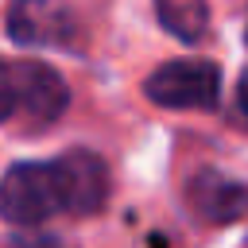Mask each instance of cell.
<instances>
[{"mask_svg": "<svg viewBox=\"0 0 248 248\" xmlns=\"http://www.w3.org/2000/svg\"><path fill=\"white\" fill-rule=\"evenodd\" d=\"M19 112V81H16V62L0 58V124H8Z\"/></svg>", "mask_w": 248, "mask_h": 248, "instance_id": "cell-8", "label": "cell"}, {"mask_svg": "<svg viewBox=\"0 0 248 248\" xmlns=\"http://www.w3.org/2000/svg\"><path fill=\"white\" fill-rule=\"evenodd\" d=\"M62 213L58 182L50 163H16L0 178V217L12 225H43Z\"/></svg>", "mask_w": 248, "mask_h": 248, "instance_id": "cell-2", "label": "cell"}, {"mask_svg": "<svg viewBox=\"0 0 248 248\" xmlns=\"http://www.w3.org/2000/svg\"><path fill=\"white\" fill-rule=\"evenodd\" d=\"M50 167H54V182H58V198H62L66 213L93 217V213L105 209V202H108V167L97 151L74 147V151H62Z\"/></svg>", "mask_w": 248, "mask_h": 248, "instance_id": "cell-4", "label": "cell"}, {"mask_svg": "<svg viewBox=\"0 0 248 248\" xmlns=\"http://www.w3.org/2000/svg\"><path fill=\"white\" fill-rule=\"evenodd\" d=\"M155 16L163 31L182 43H202L209 31V4L205 0H155Z\"/></svg>", "mask_w": 248, "mask_h": 248, "instance_id": "cell-7", "label": "cell"}, {"mask_svg": "<svg viewBox=\"0 0 248 248\" xmlns=\"http://www.w3.org/2000/svg\"><path fill=\"white\" fill-rule=\"evenodd\" d=\"M190 205L213 225L240 221V217H248V182L217 174V170H202L190 182Z\"/></svg>", "mask_w": 248, "mask_h": 248, "instance_id": "cell-6", "label": "cell"}, {"mask_svg": "<svg viewBox=\"0 0 248 248\" xmlns=\"http://www.w3.org/2000/svg\"><path fill=\"white\" fill-rule=\"evenodd\" d=\"M236 105H240V112H244V120H248V74L236 81Z\"/></svg>", "mask_w": 248, "mask_h": 248, "instance_id": "cell-10", "label": "cell"}, {"mask_svg": "<svg viewBox=\"0 0 248 248\" xmlns=\"http://www.w3.org/2000/svg\"><path fill=\"white\" fill-rule=\"evenodd\" d=\"M12 248H66V244L54 240V236H16Z\"/></svg>", "mask_w": 248, "mask_h": 248, "instance_id": "cell-9", "label": "cell"}, {"mask_svg": "<svg viewBox=\"0 0 248 248\" xmlns=\"http://www.w3.org/2000/svg\"><path fill=\"white\" fill-rule=\"evenodd\" d=\"M143 93L159 108H213L221 97V70L205 58H174L143 78Z\"/></svg>", "mask_w": 248, "mask_h": 248, "instance_id": "cell-1", "label": "cell"}, {"mask_svg": "<svg viewBox=\"0 0 248 248\" xmlns=\"http://www.w3.org/2000/svg\"><path fill=\"white\" fill-rule=\"evenodd\" d=\"M16 81H19V112H27L31 120L54 124L66 112L70 85L54 66H46V62H16Z\"/></svg>", "mask_w": 248, "mask_h": 248, "instance_id": "cell-5", "label": "cell"}, {"mask_svg": "<svg viewBox=\"0 0 248 248\" xmlns=\"http://www.w3.org/2000/svg\"><path fill=\"white\" fill-rule=\"evenodd\" d=\"M8 35L19 46H46V50H78V19L58 0H12L8 4Z\"/></svg>", "mask_w": 248, "mask_h": 248, "instance_id": "cell-3", "label": "cell"}]
</instances>
